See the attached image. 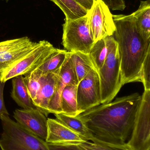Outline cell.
<instances>
[{"label":"cell","instance_id":"6da1fadb","mask_svg":"<svg viewBox=\"0 0 150 150\" xmlns=\"http://www.w3.org/2000/svg\"><path fill=\"white\" fill-rule=\"evenodd\" d=\"M141 96L134 93L100 104L77 115L94 139L107 143L123 144L129 140Z\"/></svg>","mask_w":150,"mask_h":150},{"label":"cell","instance_id":"7a4b0ae2","mask_svg":"<svg viewBox=\"0 0 150 150\" xmlns=\"http://www.w3.org/2000/svg\"><path fill=\"white\" fill-rule=\"evenodd\" d=\"M116 30L114 35L118 45L123 85L141 82L144 61L150 50V42L140 35L133 14L113 15Z\"/></svg>","mask_w":150,"mask_h":150},{"label":"cell","instance_id":"3957f363","mask_svg":"<svg viewBox=\"0 0 150 150\" xmlns=\"http://www.w3.org/2000/svg\"><path fill=\"white\" fill-rule=\"evenodd\" d=\"M107 56L98 72L101 90V104L111 102L123 86L118 45L113 36L107 38Z\"/></svg>","mask_w":150,"mask_h":150},{"label":"cell","instance_id":"277c9868","mask_svg":"<svg viewBox=\"0 0 150 150\" xmlns=\"http://www.w3.org/2000/svg\"><path fill=\"white\" fill-rule=\"evenodd\" d=\"M3 131L0 137L1 150H50L45 140L33 134L10 118L2 115Z\"/></svg>","mask_w":150,"mask_h":150},{"label":"cell","instance_id":"5b68a950","mask_svg":"<svg viewBox=\"0 0 150 150\" xmlns=\"http://www.w3.org/2000/svg\"><path fill=\"white\" fill-rule=\"evenodd\" d=\"M63 27L62 44L65 50L70 52L90 53L95 42L87 14L76 19L65 18Z\"/></svg>","mask_w":150,"mask_h":150},{"label":"cell","instance_id":"8992f818","mask_svg":"<svg viewBox=\"0 0 150 150\" xmlns=\"http://www.w3.org/2000/svg\"><path fill=\"white\" fill-rule=\"evenodd\" d=\"M46 40L39 41L37 46L0 72V81L5 83L17 76H26L37 69L56 49Z\"/></svg>","mask_w":150,"mask_h":150},{"label":"cell","instance_id":"52a82bcc","mask_svg":"<svg viewBox=\"0 0 150 150\" xmlns=\"http://www.w3.org/2000/svg\"><path fill=\"white\" fill-rule=\"evenodd\" d=\"M132 150H150V90L144 91L127 142Z\"/></svg>","mask_w":150,"mask_h":150},{"label":"cell","instance_id":"ba28073f","mask_svg":"<svg viewBox=\"0 0 150 150\" xmlns=\"http://www.w3.org/2000/svg\"><path fill=\"white\" fill-rule=\"evenodd\" d=\"M89 26L94 42L113 36L116 30L113 15L102 0H95L87 12Z\"/></svg>","mask_w":150,"mask_h":150},{"label":"cell","instance_id":"9c48e42d","mask_svg":"<svg viewBox=\"0 0 150 150\" xmlns=\"http://www.w3.org/2000/svg\"><path fill=\"white\" fill-rule=\"evenodd\" d=\"M101 100L99 76L93 69L77 85V100L79 114L100 105Z\"/></svg>","mask_w":150,"mask_h":150},{"label":"cell","instance_id":"30bf717a","mask_svg":"<svg viewBox=\"0 0 150 150\" xmlns=\"http://www.w3.org/2000/svg\"><path fill=\"white\" fill-rule=\"evenodd\" d=\"M27 37L0 42V72L37 46Z\"/></svg>","mask_w":150,"mask_h":150},{"label":"cell","instance_id":"8fae6325","mask_svg":"<svg viewBox=\"0 0 150 150\" xmlns=\"http://www.w3.org/2000/svg\"><path fill=\"white\" fill-rule=\"evenodd\" d=\"M13 117L25 129L45 141L47 136L48 119L38 108L16 109L14 111Z\"/></svg>","mask_w":150,"mask_h":150},{"label":"cell","instance_id":"7c38bea8","mask_svg":"<svg viewBox=\"0 0 150 150\" xmlns=\"http://www.w3.org/2000/svg\"><path fill=\"white\" fill-rule=\"evenodd\" d=\"M78 83L79 82L74 70L70 57V53L69 52L65 62L58 72L55 91L49 104V113L55 114L62 113L60 105L62 91L67 86L70 85H77Z\"/></svg>","mask_w":150,"mask_h":150},{"label":"cell","instance_id":"4fadbf2b","mask_svg":"<svg viewBox=\"0 0 150 150\" xmlns=\"http://www.w3.org/2000/svg\"><path fill=\"white\" fill-rule=\"evenodd\" d=\"M47 143L52 144L77 143L87 142L56 119H47Z\"/></svg>","mask_w":150,"mask_h":150},{"label":"cell","instance_id":"5bb4252c","mask_svg":"<svg viewBox=\"0 0 150 150\" xmlns=\"http://www.w3.org/2000/svg\"><path fill=\"white\" fill-rule=\"evenodd\" d=\"M60 70V69H59ZM59 70L53 73L42 74L41 87L33 104L46 117L49 114V106L55 91Z\"/></svg>","mask_w":150,"mask_h":150},{"label":"cell","instance_id":"9a60e30c","mask_svg":"<svg viewBox=\"0 0 150 150\" xmlns=\"http://www.w3.org/2000/svg\"><path fill=\"white\" fill-rule=\"evenodd\" d=\"M12 79L11 98L23 109H29L35 108L28 93L24 77L17 76Z\"/></svg>","mask_w":150,"mask_h":150},{"label":"cell","instance_id":"2e32d148","mask_svg":"<svg viewBox=\"0 0 150 150\" xmlns=\"http://www.w3.org/2000/svg\"><path fill=\"white\" fill-rule=\"evenodd\" d=\"M132 14L140 35L145 41L150 42V0L141 1L139 8Z\"/></svg>","mask_w":150,"mask_h":150},{"label":"cell","instance_id":"e0dca14e","mask_svg":"<svg viewBox=\"0 0 150 150\" xmlns=\"http://www.w3.org/2000/svg\"><path fill=\"white\" fill-rule=\"evenodd\" d=\"M56 119L63 125L79 135L85 141H90L94 139L92 134L82 120L77 116L68 115L63 113L54 114Z\"/></svg>","mask_w":150,"mask_h":150},{"label":"cell","instance_id":"ac0fdd59","mask_svg":"<svg viewBox=\"0 0 150 150\" xmlns=\"http://www.w3.org/2000/svg\"><path fill=\"white\" fill-rule=\"evenodd\" d=\"M77 85H70L63 90L60 100L62 113L73 116L79 115L77 110Z\"/></svg>","mask_w":150,"mask_h":150},{"label":"cell","instance_id":"d6986e66","mask_svg":"<svg viewBox=\"0 0 150 150\" xmlns=\"http://www.w3.org/2000/svg\"><path fill=\"white\" fill-rule=\"evenodd\" d=\"M68 52L66 50L56 48L49 57L35 70L41 74L58 71L65 62Z\"/></svg>","mask_w":150,"mask_h":150},{"label":"cell","instance_id":"ffe728a7","mask_svg":"<svg viewBox=\"0 0 150 150\" xmlns=\"http://www.w3.org/2000/svg\"><path fill=\"white\" fill-rule=\"evenodd\" d=\"M74 70L78 82L94 69L89 54L81 52H70Z\"/></svg>","mask_w":150,"mask_h":150},{"label":"cell","instance_id":"44dd1931","mask_svg":"<svg viewBox=\"0 0 150 150\" xmlns=\"http://www.w3.org/2000/svg\"><path fill=\"white\" fill-rule=\"evenodd\" d=\"M55 4L64 13L65 18L74 19L84 16L88 11L75 0H50Z\"/></svg>","mask_w":150,"mask_h":150},{"label":"cell","instance_id":"7402d4cb","mask_svg":"<svg viewBox=\"0 0 150 150\" xmlns=\"http://www.w3.org/2000/svg\"><path fill=\"white\" fill-rule=\"evenodd\" d=\"M107 38L96 41L92 45L89 55L97 72L103 67L107 56Z\"/></svg>","mask_w":150,"mask_h":150},{"label":"cell","instance_id":"603a6c76","mask_svg":"<svg viewBox=\"0 0 150 150\" xmlns=\"http://www.w3.org/2000/svg\"><path fill=\"white\" fill-rule=\"evenodd\" d=\"M25 76V83L33 102L36 98L41 87L42 74L35 70Z\"/></svg>","mask_w":150,"mask_h":150},{"label":"cell","instance_id":"cb8c5ba5","mask_svg":"<svg viewBox=\"0 0 150 150\" xmlns=\"http://www.w3.org/2000/svg\"><path fill=\"white\" fill-rule=\"evenodd\" d=\"M79 145L85 150H132L127 145L107 143L93 139L91 142L81 143Z\"/></svg>","mask_w":150,"mask_h":150},{"label":"cell","instance_id":"d4e9b609","mask_svg":"<svg viewBox=\"0 0 150 150\" xmlns=\"http://www.w3.org/2000/svg\"><path fill=\"white\" fill-rule=\"evenodd\" d=\"M141 82L143 84L144 91L150 90V50L148 52L142 65Z\"/></svg>","mask_w":150,"mask_h":150},{"label":"cell","instance_id":"484cf974","mask_svg":"<svg viewBox=\"0 0 150 150\" xmlns=\"http://www.w3.org/2000/svg\"><path fill=\"white\" fill-rule=\"evenodd\" d=\"M50 150H85L79 144L67 143L52 144L47 143Z\"/></svg>","mask_w":150,"mask_h":150},{"label":"cell","instance_id":"4316f807","mask_svg":"<svg viewBox=\"0 0 150 150\" xmlns=\"http://www.w3.org/2000/svg\"><path fill=\"white\" fill-rule=\"evenodd\" d=\"M110 10L123 11L126 8L124 0H102Z\"/></svg>","mask_w":150,"mask_h":150},{"label":"cell","instance_id":"83f0119b","mask_svg":"<svg viewBox=\"0 0 150 150\" xmlns=\"http://www.w3.org/2000/svg\"><path fill=\"white\" fill-rule=\"evenodd\" d=\"M5 83L0 81V117L2 115H9V113L5 107L4 100V90Z\"/></svg>","mask_w":150,"mask_h":150},{"label":"cell","instance_id":"f1b7e54d","mask_svg":"<svg viewBox=\"0 0 150 150\" xmlns=\"http://www.w3.org/2000/svg\"><path fill=\"white\" fill-rule=\"evenodd\" d=\"M82 7L89 11L91 8L94 0H75Z\"/></svg>","mask_w":150,"mask_h":150},{"label":"cell","instance_id":"f546056e","mask_svg":"<svg viewBox=\"0 0 150 150\" xmlns=\"http://www.w3.org/2000/svg\"><path fill=\"white\" fill-rule=\"evenodd\" d=\"M4 1H8L9 0H4Z\"/></svg>","mask_w":150,"mask_h":150},{"label":"cell","instance_id":"4dcf8cb0","mask_svg":"<svg viewBox=\"0 0 150 150\" xmlns=\"http://www.w3.org/2000/svg\"><path fill=\"white\" fill-rule=\"evenodd\" d=\"M94 1H95V0H94Z\"/></svg>","mask_w":150,"mask_h":150}]
</instances>
